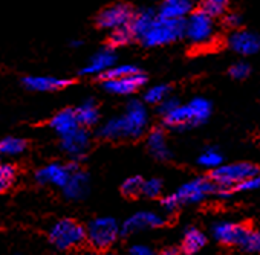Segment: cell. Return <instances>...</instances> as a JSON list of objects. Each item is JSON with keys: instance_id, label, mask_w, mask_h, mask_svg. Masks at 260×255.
I'll return each mask as SVG.
<instances>
[{"instance_id": "cb8c5ba5", "label": "cell", "mask_w": 260, "mask_h": 255, "mask_svg": "<svg viewBox=\"0 0 260 255\" xmlns=\"http://www.w3.org/2000/svg\"><path fill=\"white\" fill-rule=\"evenodd\" d=\"M207 244V237L198 228H188L184 234V240L181 244V250L185 255L198 253Z\"/></svg>"}, {"instance_id": "8d00e7d4", "label": "cell", "mask_w": 260, "mask_h": 255, "mask_svg": "<svg viewBox=\"0 0 260 255\" xmlns=\"http://www.w3.org/2000/svg\"><path fill=\"white\" fill-rule=\"evenodd\" d=\"M161 206H162V209H164L166 212L172 214V212H175L181 205H179V202L176 200V197H175L173 194H170V196H167V197H164V199L161 200Z\"/></svg>"}, {"instance_id": "44dd1931", "label": "cell", "mask_w": 260, "mask_h": 255, "mask_svg": "<svg viewBox=\"0 0 260 255\" xmlns=\"http://www.w3.org/2000/svg\"><path fill=\"white\" fill-rule=\"evenodd\" d=\"M49 125H51V129L60 136H64V135L77 130L78 127H81L78 119H77L75 108H63V110L57 112L51 118Z\"/></svg>"}, {"instance_id": "ac0fdd59", "label": "cell", "mask_w": 260, "mask_h": 255, "mask_svg": "<svg viewBox=\"0 0 260 255\" xmlns=\"http://www.w3.org/2000/svg\"><path fill=\"white\" fill-rule=\"evenodd\" d=\"M89 185H90V180H89V176L87 173L81 171L78 167L72 171L69 180L66 182V185L61 188L64 196L69 199V200H81L87 196L89 193Z\"/></svg>"}, {"instance_id": "4dcf8cb0", "label": "cell", "mask_w": 260, "mask_h": 255, "mask_svg": "<svg viewBox=\"0 0 260 255\" xmlns=\"http://www.w3.org/2000/svg\"><path fill=\"white\" fill-rule=\"evenodd\" d=\"M231 0H202V8L213 17L223 16L230 8Z\"/></svg>"}, {"instance_id": "52a82bcc", "label": "cell", "mask_w": 260, "mask_h": 255, "mask_svg": "<svg viewBox=\"0 0 260 255\" xmlns=\"http://www.w3.org/2000/svg\"><path fill=\"white\" fill-rule=\"evenodd\" d=\"M257 174H258L257 165L251 162H236V164H226V165L220 164L219 167L213 168L210 179L217 185L228 187L233 190V187L239 184L240 180L251 177V176H257Z\"/></svg>"}, {"instance_id": "d4e9b609", "label": "cell", "mask_w": 260, "mask_h": 255, "mask_svg": "<svg viewBox=\"0 0 260 255\" xmlns=\"http://www.w3.org/2000/svg\"><path fill=\"white\" fill-rule=\"evenodd\" d=\"M26 150V141L17 136H7L0 139V159L14 158Z\"/></svg>"}, {"instance_id": "ba28073f", "label": "cell", "mask_w": 260, "mask_h": 255, "mask_svg": "<svg viewBox=\"0 0 260 255\" xmlns=\"http://www.w3.org/2000/svg\"><path fill=\"white\" fill-rule=\"evenodd\" d=\"M216 184L211 179L205 177H196L188 182H185L182 187L178 188V191L173 193L179 205H188V203H199L207 196L216 193Z\"/></svg>"}, {"instance_id": "4316f807", "label": "cell", "mask_w": 260, "mask_h": 255, "mask_svg": "<svg viewBox=\"0 0 260 255\" xmlns=\"http://www.w3.org/2000/svg\"><path fill=\"white\" fill-rule=\"evenodd\" d=\"M17 177L16 165L10 162H0V193H5L13 187Z\"/></svg>"}, {"instance_id": "f546056e", "label": "cell", "mask_w": 260, "mask_h": 255, "mask_svg": "<svg viewBox=\"0 0 260 255\" xmlns=\"http://www.w3.org/2000/svg\"><path fill=\"white\" fill-rule=\"evenodd\" d=\"M137 70H140V67H137L134 64H116L115 63L112 67H109L98 78L101 81H106V80H113V78H119V77H124V75H128V74H134Z\"/></svg>"}, {"instance_id": "5b68a950", "label": "cell", "mask_w": 260, "mask_h": 255, "mask_svg": "<svg viewBox=\"0 0 260 255\" xmlns=\"http://www.w3.org/2000/svg\"><path fill=\"white\" fill-rule=\"evenodd\" d=\"M49 241L58 250L74 249L86 241V228L74 218H61L52 225Z\"/></svg>"}, {"instance_id": "83f0119b", "label": "cell", "mask_w": 260, "mask_h": 255, "mask_svg": "<svg viewBox=\"0 0 260 255\" xmlns=\"http://www.w3.org/2000/svg\"><path fill=\"white\" fill-rule=\"evenodd\" d=\"M198 164H199L201 167H204V168L213 170V168L219 167L220 164H223V156H222V153H220L217 149H205V150L199 155Z\"/></svg>"}, {"instance_id": "4fadbf2b", "label": "cell", "mask_w": 260, "mask_h": 255, "mask_svg": "<svg viewBox=\"0 0 260 255\" xmlns=\"http://www.w3.org/2000/svg\"><path fill=\"white\" fill-rule=\"evenodd\" d=\"M78 165L75 162L72 164H60V162H51L45 167H42L40 170H37L36 173V180L42 185H54L58 188H63L66 185V182L69 180L72 171L77 168Z\"/></svg>"}, {"instance_id": "9c48e42d", "label": "cell", "mask_w": 260, "mask_h": 255, "mask_svg": "<svg viewBox=\"0 0 260 255\" xmlns=\"http://www.w3.org/2000/svg\"><path fill=\"white\" fill-rule=\"evenodd\" d=\"M61 150L72 159V162H80L89 152L90 135L86 127H78L77 130L61 136Z\"/></svg>"}, {"instance_id": "74e56055", "label": "cell", "mask_w": 260, "mask_h": 255, "mask_svg": "<svg viewBox=\"0 0 260 255\" xmlns=\"http://www.w3.org/2000/svg\"><path fill=\"white\" fill-rule=\"evenodd\" d=\"M226 16L223 17V23L231 28V29H239V26L242 25V17L237 13H225Z\"/></svg>"}, {"instance_id": "7402d4cb", "label": "cell", "mask_w": 260, "mask_h": 255, "mask_svg": "<svg viewBox=\"0 0 260 255\" xmlns=\"http://www.w3.org/2000/svg\"><path fill=\"white\" fill-rule=\"evenodd\" d=\"M75 115L81 127H92L96 125L100 121V108L95 99H86L78 107H75Z\"/></svg>"}, {"instance_id": "5bb4252c", "label": "cell", "mask_w": 260, "mask_h": 255, "mask_svg": "<svg viewBox=\"0 0 260 255\" xmlns=\"http://www.w3.org/2000/svg\"><path fill=\"white\" fill-rule=\"evenodd\" d=\"M164 225H166V220L158 212H153V211H140V212H135L134 215H130L122 223V226H119V235L127 237V235L135 234L138 231L152 229V228H161Z\"/></svg>"}, {"instance_id": "d590c367", "label": "cell", "mask_w": 260, "mask_h": 255, "mask_svg": "<svg viewBox=\"0 0 260 255\" xmlns=\"http://www.w3.org/2000/svg\"><path fill=\"white\" fill-rule=\"evenodd\" d=\"M260 185V179H258V174L257 176H251V177H246L243 180H240L239 184H236L233 187V191L234 193H242V191H251V190H257Z\"/></svg>"}, {"instance_id": "603a6c76", "label": "cell", "mask_w": 260, "mask_h": 255, "mask_svg": "<svg viewBox=\"0 0 260 255\" xmlns=\"http://www.w3.org/2000/svg\"><path fill=\"white\" fill-rule=\"evenodd\" d=\"M155 17H156V13L150 8H144V10H140L137 13L134 11V16H132V19H130L127 26L130 31H132L135 39H140L146 32V29L150 26V23L153 22Z\"/></svg>"}, {"instance_id": "484cf974", "label": "cell", "mask_w": 260, "mask_h": 255, "mask_svg": "<svg viewBox=\"0 0 260 255\" xmlns=\"http://www.w3.org/2000/svg\"><path fill=\"white\" fill-rule=\"evenodd\" d=\"M134 40H137L132 34V31L128 29V26H122V28H118V29H113L110 31V35H109V45L112 49H116V48H124L127 45H130Z\"/></svg>"}, {"instance_id": "60d3db41", "label": "cell", "mask_w": 260, "mask_h": 255, "mask_svg": "<svg viewBox=\"0 0 260 255\" xmlns=\"http://www.w3.org/2000/svg\"><path fill=\"white\" fill-rule=\"evenodd\" d=\"M72 46L74 48H78V46H81V42H72Z\"/></svg>"}, {"instance_id": "8fae6325", "label": "cell", "mask_w": 260, "mask_h": 255, "mask_svg": "<svg viewBox=\"0 0 260 255\" xmlns=\"http://www.w3.org/2000/svg\"><path fill=\"white\" fill-rule=\"evenodd\" d=\"M252 229L248 223H233V222H219L214 223L211 228L213 237L226 246H239L243 243L248 232Z\"/></svg>"}, {"instance_id": "e0dca14e", "label": "cell", "mask_w": 260, "mask_h": 255, "mask_svg": "<svg viewBox=\"0 0 260 255\" xmlns=\"http://www.w3.org/2000/svg\"><path fill=\"white\" fill-rule=\"evenodd\" d=\"M69 84V80L51 75H28L23 78V86L32 92H57Z\"/></svg>"}, {"instance_id": "9a60e30c", "label": "cell", "mask_w": 260, "mask_h": 255, "mask_svg": "<svg viewBox=\"0 0 260 255\" xmlns=\"http://www.w3.org/2000/svg\"><path fill=\"white\" fill-rule=\"evenodd\" d=\"M228 46L239 55H255L260 49V39L252 31L234 29L228 37Z\"/></svg>"}, {"instance_id": "7a4b0ae2", "label": "cell", "mask_w": 260, "mask_h": 255, "mask_svg": "<svg viewBox=\"0 0 260 255\" xmlns=\"http://www.w3.org/2000/svg\"><path fill=\"white\" fill-rule=\"evenodd\" d=\"M211 116V102L207 98L196 96L187 104H178L175 108L162 115L166 127L173 130H185L190 127L201 125L207 122Z\"/></svg>"}, {"instance_id": "ffe728a7", "label": "cell", "mask_w": 260, "mask_h": 255, "mask_svg": "<svg viewBox=\"0 0 260 255\" xmlns=\"http://www.w3.org/2000/svg\"><path fill=\"white\" fill-rule=\"evenodd\" d=\"M194 8V0H162L158 16L173 20H184Z\"/></svg>"}, {"instance_id": "f1b7e54d", "label": "cell", "mask_w": 260, "mask_h": 255, "mask_svg": "<svg viewBox=\"0 0 260 255\" xmlns=\"http://www.w3.org/2000/svg\"><path fill=\"white\" fill-rule=\"evenodd\" d=\"M170 95V87L167 84H155L149 87L144 92V101L147 104H155L158 105L162 99H166Z\"/></svg>"}, {"instance_id": "836d02e7", "label": "cell", "mask_w": 260, "mask_h": 255, "mask_svg": "<svg viewBox=\"0 0 260 255\" xmlns=\"http://www.w3.org/2000/svg\"><path fill=\"white\" fill-rule=\"evenodd\" d=\"M240 249L248 252V253L258 252V249H260V234H258L257 229H251L248 232V235L245 237L243 243L240 244Z\"/></svg>"}, {"instance_id": "6da1fadb", "label": "cell", "mask_w": 260, "mask_h": 255, "mask_svg": "<svg viewBox=\"0 0 260 255\" xmlns=\"http://www.w3.org/2000/svg\"><path fill=\"white\" fill-rule=\"evenodd\" d=\"M149 127V112L143 101L130 99L121 115L107 119L100 129L98 135L109 141L138 139L146 135Z\"/></svg>"}, {"instance_id": "d6986e66", "label": "cell", "mask_w": 260, "mask_h": 255, "mask_svg": "<svg viewBox=\"0 0 260 255\" xmlns=\"http://www.w3.org/2000/svg\"><path fill=\"white\" fill-rule=\"evenodd\" d=\"M147 147L153 158L158 161H169L173 156L167 135L162 129H153L147 135Z\"/></svg>"}, {"instance_id": "ab89813d", "label": "cell", "mask_w": 260, "mask_h": 255, "mask_svg": "<svg viewBox=\"0 0 260 255\" xmlns=\"http://www.w3.org/2000/svg\"><path fill=\"white\" fill-rule=\"evenodd\" d=\"M161 255H179V249L178 247H167L166 250H162Z\"/></svg>"}, {"instance_id": "277c9868", "label": "cell", "mask_w": 260, "mask_h": 255, "mask_svg": "<svg viewBox=\"0 0 260 255\" xmlns=\"http://www.w3.org/2000/svg\"><path fill=\"white\" fill-rule=\"evenodd\" d=\"M184 20L166 19L156 14L146 32L138 39L147 48H159L178 42L182 37Z\"/></svg>"}, {"instance_id": "2e32d148", "label": "cell", "mask_w": 260, "mask_h": 255, "mask_svg": "<svg viewBox=\"0 0 260 255\" xmlns=\"http://www.w3.org/2000/svg\"><path fill=\"white\" fill-rule=\"evenodd\" d=\"M115 63H116L115 49L103 48L87 60V63L83 66V69L80 72H81V75H87V77H100L109 67H112Z\"/></svg>"}, {"instance_id": "e575fe53", "label": "cell", "mask_w": 260, "mask_h": 255, "mask_svg": "<svg viewBox=\"0 0 260 255\" xmlns=\"http://www.w3.org/2000/svg\"><path fill=\"white\" fill-rule=\"evenodd\" d=\"M251 74V66L246 61H236L230 67V75L234 80H245Z\"/></svg>"}, {"instance_id": "7c38bea8", "label": "cell", "mask_w": 260, "mask_h": 255, "mask_svg": "<svg viewBox=\"0 0 260 255\" xmlns=\"http://www.w3.org/2000/svg\"><path fill=\"white\" fill-rule=\"evenodd\" d=\"M146 83H147V77L140 69L134 74H128V75H124L119 78L106 80V81H103V87L109 93L127 96V95H134L135 92L143 89L146 86Z\"/></svg>"}, {"instance_id": "f35d334b", "label": "cell", "mask_w": 260, "mask_h": 255, "mask_svg": "<svg viewBox=\"0 0 260 255\" xmlns=\"http://www.w3.org/2000/svg\"><path fill=\"white\" fill-rule=\"evenodd\" d=\"M128 255H153V250L144 244H135L130 247Z\"/></svg>"}, {"instance_id": "3957f363", "label": "cell", "mask_w": 260, "mask_h": 255, "mask_svg": "<svg viewBox=\"0 0 260 255\" xmlns=\"http://www.w3.org/2000/svg\"><path fill=\"white\" fill-rule=\"evenodd\" d=\"M216 17L210 16L204 10L191 11L184 19L182 37L194 48H208L217 39V25Z\"/></svg>"}, {"instance_id": "30bf717a", "label": "cell", "mask_w": 260, "mask_h": 255, "mask_svg": "<svg viewBox=\"0 0 260 255\" xmlns=\"http://www.w3.org/2000/svg\"><path fill=\"white\" fill-rule=\"evenodd\" d=\"M134 16V10L130 8L127 4H113L96 16V25L101 29L113 31L122 26H127L130 19Z\"/></svg>"}, {"instance_id": "8992f818", "label": "cell", "mask_w": 260, "mask_h": 255, "mask_svg": "<svg viewBox=\"0 0 260 255\" xmlns=\"http://www.w3.org/2000/svg\"><path fill=\"white\" fill-rule=\"evenodd\" d=\"M119 235V225L112 217H98L89 222L86 228V240L96 250L109 249Z\"/></svg>"}, {"instance_id": "d6a6232c", "label": "cell", "mask_w": 260, "mask_h": 255, "mask_svg": "<svg viewBox=\"0 0 260 255\" xmlns=\"http://www.w3.org/2000/svg\"><path fill=\"white\" fill-rule=\"evenodd\" d=\"M162 188H164L162 180L158 179V177H152V179L143 180L141 194H144V196H147V197H150V199H156V197L161 196Z\"/></svg>"}, {"instance_id": "1f68e13d", "label": "cell", "mask_w": 260, "mask_h": 255, "mask_svg": "<svg viewBox=\"0 0 260 255\" xmlns=\"http://www.w3.org/2000/svg\"><path fill=\"white\" fill-rule=\"evenodd\" d=\"M143 180L140 176H132V177H128L122 182L121 185V193L125 196V197H130V199H134V197H138L141 194V187H143Z\"/></svg>"}]
</instances>
